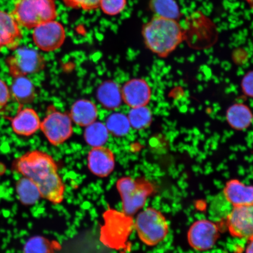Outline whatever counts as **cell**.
I'll list each match as a JSON object with an SVG mask.
<instances>
[{"label":"cell","mask_w":253,"mask_h":253,"mask_svg":"<svg viewBox=\"0 0 253 253\" xmlns=\"http://www.w3.org/2000/svg\"><path fill=\"white\" fill-rule=\"evenodd\" d=\"M15 190L19 201L25 206L36 204L41 198L37 185L30 179L24 176L16 183Z\"/></svg>","instance_id":"20"},{"label":"cell","mask_w":253,"mask_h":253,"mask_svg":"<svg viewBox=\"0 0 253 253\" xmlns=\"http://www.w3.org/2000/svg\"><path fill=\"white\" fill-rule=\"evenodd\" d=\"M127 117L131 127L138 130L148 127L153 121L151 111L147 106L131 108Z\"/></svg>","instance_id":"24"},{"label":"cell","mask_w":253,"mask_h":253,"mask_svg":"<svg viewBox=\"0 0 253 253\" xmlns=\"http://www.w3.org/2000/svg\"><path fill=\"white\" fill-rule=\"evenodd\" d=\"M40 129L50 144L58 146L71 137L72 121L67 114L50 107L45 118L41 123Z\"/></svg>","instance_id":"7"},{"label":"cell","mask_w":253,"mask_h":253,"mask_svg":"<svg viewBox=\"0 0 253 253\" xmlns=\"http://www.w3.org/2000/svg\"><path fill=\"white\" fill-rule=\"evenodd\" d=\"M116 165L115 157L112 151L102 147L93 148L87 157V166L94 175L105 178L112 173Z\"/></svg>","instance_id":"14"},{"label":"cell","mask_w":253,"mask_h":253,"mask_svg":"<svg viewBox=\"0 0 253 253\" xmlns=\"http://www.w3.org/2000/svg\"><path fill=\"white\" fill-rule=\"evenodd\" d=\"M123 101L131 108L147 106L151 98V89L144 79H132L122 89Z\"/></svg>","instance_id":"11"},{"label":"cell","mask_w":253,"mask_h":253,"mask_svg":"<svg viewBox=\"0 0 253 253\" xmlns=\"http://www.w3.org/2000/svg\"><path fill=\"white\" fill-rule=\"evenodd\" d=\"M10 98L9 88L7 84L0 79V112L7 106Z\"/></svg>","instance_id":"29"},{"label":"cell","mask_w":253,"mask_h":253,"mask_svg":"<svg viewBox=\"0 0 253 253\" xmlns=\"http://www.w3.org/2000/svg\"><path fill=\"white\" fill-rule=\"evenodd\" d=\"M223 196L233 208L253 206V185H247L238 179H231L224 186Z\"/></svg>","instance_id":"15"},{"label":"cell","mask_w":253,"mask_h":253,"mask_svg":"<svg viewBox=\"0 0 253 253\" xmlns=\"http://www.w3.org/2000/svg\"><path fill=\"white\" fill-rule=\"evenodd\" d=\"M98 110L96 104L87 99L77 101L72 106L70 118L75 124L86 126L96 122Z\"/></svg>","instance_id":"17"},{"label":"cell","mask_w":253,"mask_h":253,"mask_svg":"<svg viewBox=\"0 0 253 253\" xmlns=\"http://www.w3.org/2000/svg\"><path fill=\"white\" fill-rule=\"evenodd\" d=\"M145 45L160 58H167L185 39V33L178 21L155 15L142 28Z\"/></svg>","instance_id":"2"},{"label":"cell","mask_w":253,"mask_h":253,"mask_svg":"<svg viewBox=\"0 0 253 253\" xmlns=\"http://www.w3.org/2000/svg\"><path fill=\"white\" fill-rule=\"evenodd\" d=\"M11 14L21 27L29 30L58 17L55 0H14Z\"/></svg>","instance_id":"3"},{"label":"cell","mask_w":253,"mask_h":253,"mask_svg":"<svg viewBox=\"0 0 253 253\" xmlns=\"http://www.w3.org/2000/svg\"><path fill=\"white\" fill-rule=\"evenodd\" d=\"M227 123L236 130L242 131L248 128L253 121V114L251 108L245 104L235 103L226 111Z\"/></svg>","instance_id":"18"},{"label":"cell","mask_w":253,"mask_h":253,"mask_svg":"<svg viewBox=\"0 0 253 253\" xmlns=\"http://www.w3.org/2000/svg\"><path fill=\"white\" fill-rule=\"evenodd\" d=\"M65 39V28L61 23L56 20L46 22L34 28V43L43 52H53L59 49Z\"/></svg>","instance_id":"8"},{"label":"cell","mask_w":253,"mask_h":253,"mask_svg":"<svg viewBox=\"0 0 253 253\" xmlns=\"http://www.w3.org/2000/svg\"><path fill=\"white\" fill-rule=\"evenodd\" d=\"M23 37L21 27L13 16L0 9V52L4 48L17 49Z\"/></svg>","instance_id":"13"},{"label":"cell","mask_w":253,"mask_h":253,"mask_svg":"<svg viewBox=\"0 0 253 253\" xmlns=\"http://www.w3.org/2000/svg\"><path fill=\"white\" fill-rule=\"evenodd\" d=\"M62 1L68 8L90 11L99 8L100 0H62Z\"/></svg>","instance_id":"27"},{"label":"cell","mask_w":253,"mask_h":253,"mask_svg":"<svg viewBox=\"0 0 253 253\" xmlns=\"http://www.w3.org/2000/svg\"><path fill=\"white\" fill-rule=\"evenodd\" d=\"M248 4L250 7L253 9V0H242Z\"/></svg>","instance_id":"31"},{"label":"cell","mask_w":253,"mask_h":253,"mask_svg":"<svg viewBox=\"0 0 253 253\" xmlns=\"http://www.w3.org/2000/svg\"><path fill=\"white\" fill-rule=\"evenodd\" d=\"M14 133L22 137H30L40 129L41 120L36 110L30 107L19 106L17 113L9 117Z\"/></svg>","instance_id":"12"},{"label":"cell","mask_w":253,"mask_h":253,"mask_svg":"<svg viewBox=\"0 0 253 253\" xmlns=\"http://www.w3.org/2000/svg\"><path fill=\"white\" fill-rule=\"evenodd\" d=\"M5 59L9 75L12 78L27 77L43 70L45 59L39 52L25 46H19Z\"/></svg>","instance_id":"6"},{"label":"cell","mask_w":253,"mask_h":253,"mask_svg":"<svg viewBox=\"0 0 253 253\" xmlns=\"http://www.w3.org/2000/svg\"><path fill=\"white\" fill-rule=\"evenodd\" d=\"M97 98L104 108L116 110L122 103V89L119 85L113 81H104L97 88Z\"/></svg>","instance_id":"16"},{"label":"cell","mask_w":253,"mask_h":253,"mask_svg":"<svg viewBox=\"0 0 253 253\" xmlns=\"http://www.w3.org/2000/svg\"><path fill=\"white\" fill-rule=\"evenodd\" d=\"M137 235L144 245L155 246L162 242L169 235V223L160 211L147 208L137 214L135 221Z\"/></svg>","instance_id":"5"},{"label":"cell","mask_w":253,"mask_h":253,"mask_svg":"<svg viewBox=\"0 0 253 253\" xmlns=\"http://www.w3.org/2000/svg\"><path fill=\"white\" fill-rule=\"evenodd\" d=\"M109 132L106 125L95 122L86 126L84 132L85 141L93 148L102 147L108 140Z\"/></svg>","instance_id":"21"},{"label":"cell","mask_w":253,"mask_h":253,"mask_svg":"<svg viewBox=\"0 0 253 253\" xmlns=\"http://www.w3.org/2000/svg\"><path fill=\"white\" fill-rule=\"evenodd\" d=\"M246 253H253V238L249 240V243L247 246Z\"/></svg>","instance_id":"30"},{"label":"cell","mask_w":253,"mask_h":253,"mask_svg":"<svg viewBox=\"0 0 253 253\" xmlns=\"http://www.w3.org/2000/svg\"><path fill=\"white\" fill-rule=\"evenodd\" d=\"M151 11L158 17L178 21L181 17V12L175 0H151Z\"/></svg>","instance_id":"22"},{"label":"cell","mask_w":253,"mask_h":253,"mask_svg":"<svg viewBox=\"0 0 253 253\" xmlns=\"http://www.w3.org/2000/svg\"><path fill=\"white\" fill-rule=\"evenodd\" d=\"M23 253H55V251L48 239L41 236H34L25 243Z\"/></svg>","instance_id":"25"},{"label":"cell","mask_w":253,"mask_h":253,"mask_svg":"<svg viewBox=\"0 0 253 253\" xmlns=\"http://www.w3.org/2000/svg\"><path fill=\"white\" fill-rule=\"evenodd\" d=\"M12 169L37 185L41 198L55 205L63 201L65 186L55 160L48 154L40 150L27 152L14 161Z\"/></svg>","instance_id":"1"},{"label":"cell","mask_w":253,"mask_h":253,"mask_svg":"<svg viewBox=\"0 0 253 253\" xmlns=\"http://www.w3.org/2000/svg\"><path fill=\"white\" fill-rule=\"evenodd\" d=\"M106 126L109 133L116 137H123L131 128L128 117L121 113H115L107 119Z\"/></svg>","instance_id":"23"},{"label":"cell","mask_w":253,"mask_h":253,"mask_svg":"<svg viewBox=\"0 0 253 253\" xmlns=\"http://www.w3.org/2000/svg\"><path fill=\"white\" fill-rule=\"evenodd\" d=\"M126 5V0H100L99 8L104 14L115 16L121 13Z\"/></svg>","instance_id":"26"},{"label":"cell","mask_w":253,"mask_h":253,"mask_svg":"<svg viewBox=\"0 0 253 253\" xmlns=\"http://www.w3.org/2000/svg\"><path fill=\"white\" fill-rule=\"evenodd\" d=\"M219 237V230L216 224L206 219L195 221L188 232L189 245L198 251H206L212 248Z\"/></svg>","instance_id":"9"},{"label":"cell","mask_w":253,"mask_h":253,"mask_svg":"<svg viewBox=\"0 0 253 253\" xmlns=\"http://www.w3.org/2000/svg\"><path fill=\"white\" fill-rule=\"evenodd\" d=\"M226 220L231 235L249 240L253 238V206L233 208Z\"/></svg>","instance_id":"10"},{"label":"cell","mask_w":253,"mask_h":253,"mask_svg":"<svg viewBox=\"0 0 253 253\" xmlns=\"http://www.w3.org/2000/svg\"><path fill=\"white\" fill-rule=\"evenodd\" d=\"M241 87L246 96L253 98V70L247 73L242 79Z\"/></svg>","instance_id":"28"},{"label":"cell","mask_w":253,"mask_h":253,"mask_svg":"<svg viewBox=\"0 0 253 253\" xmlns=\"http://www.w3.org/2000/svg\"><path fill=\"white\" fill-rule=\"evenodd\" d=\"M11 97L19 104L24 106L34 102L36 97V88L27 77L13 78L10 88Z\"/></svg>","instance_id":"19"},{"label":"cell","mask_w":253,"mask_h":253,"mask_svg":"<svg viewBox=\"0 0 253 253\" xmlns=\"http://www.w3.org/2000/svg\"><path fill=\"white\" fill-rule=\"evenodd\" d=\"M116 187L121 197L123 211L127 216H132L142 210L154 191L153 185L147 179H135L129 176L120 178Z\"/></svg>","instance_id":"4"}]
</instances>
